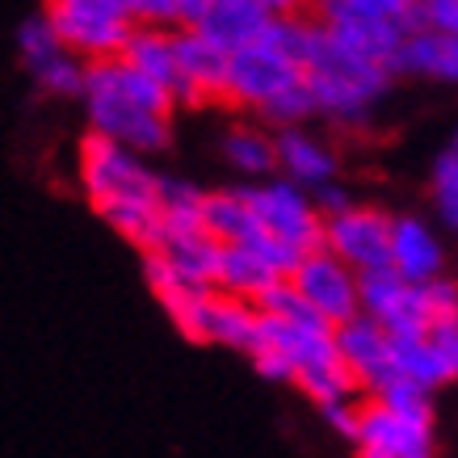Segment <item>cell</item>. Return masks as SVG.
<instances>
[{
	"label": "cell",
	"instance_id": "obj_1",
	"mask_svg": "<svg viewBox=\"0 0 458 458\" xmlns=\"http://www.w3.org/2000/svg\"><path fill=\"white\" fill-rule=\"evenodd\" d=\"M84 198L93 202L114 232L143 252L165 244V215H160V177L143 165L140 152L89 131L76 148Z\"/></svg>",
	"mask_w": 458,
	"mask_h": 458
},
{
	"label": "cell",
	"instance_id": "obj_2",
	"mask_svg": "<svg viewBox=\"0 0 458 458\" xmlns=\"http://www.w3.org/2000/svg\"><path fill=\"white\" fill-rule=\"evenodd\" d=\"M84 114L89 131L123 143L140 156H156L173 143V114L177 101L148 72L126 64L123 55L93 59L84 76Z\"/></svg>",
	"mask_w": 458,
	"mask_h": 458
},
{
	"label": "cell",
	"instance_id": "obj_3",
	"mask_svg": "<svg viewBox=\"0 0 458 458\" xmlns=\"http://www.w3.org/2000/svg\"><path fill=\"white\" fill-rule=\"evenodd\" d=\"M391 81H395L391 68L345 51L324 30V21L316 26V42H311V55H307V89L316 98L319 118H328L336 126H361L378 106V98L391 89Z\"/></svg>",
	"mask_w": 458,
	"mask_h": 458
},
{
	"label": "cell",
	"instance_id": "obj_4",
	"mask_svg": "<svg viewBox=\"0 0 458 458\" xmlns=\"http://www.w3.org/2000/svg\"><path fill=\"white\" fill-rule=\"evenodd\" d=\"M42 13L51 17L64 47H72L89 64L123 55L135 26H140L123 0H47Z\"/></svg>",
	"mask_w": 458,
	"mask_h": 458
},
{
	"label": "cell",
	"instance_id": "obj_5",
	"mask_svg": "<svg viewBox=\"0 0 458 458\" xmlns=\"http://www.w3.org/2000/svg\"><path fill=\"white\" fill-rule=\"evenodd\" d=\"M274 21V17H269ZM307 81V68L294 64L278 42L261 34L249 47H236L232 51V68H227V101L232 106H244V110L261 114L274 98H282L286 89Z\"/></svg>",
	"mask_w": 458,
	"mask_h": 458
},
{
	"label": "cell",
	"instance_id": "obj_6",
	"mask_svg": "<svg viewBox=\"0 0 458 458\" xmlns=\"http://www.w3.org/2000/svg\"><path fill=\"white\" fill-rule=\"evenodd\" d=\"M249 198L265 236L282 240V244H291L299 252L324 249V215H319L311 190H303V185H294L286 177H274L249 185Z\"/></svg>",
	"mask_w": 458,
	"mask_h": 458
},
{
	"label": "cell",
	"instance_id": "obj_7",
	"mask_svg": "<svg viewBox=\"0 0 458 458\" xmlns=\"http://www.w3.org/2000/svg\"><path fill=\"white\" fill-rule=\"evenodd\" d=\"M17 51L26 64L30 81L38 84V93L47 98H84V76H89V59H81L64 38L55 34L51 17L34 13L17 30Z\"/></svg>",
	"mask_w": 458,
	"mask_h": 458
},
{
	"label": "cell",
	"instance_id": "obj_8",
	"mask_svg": "<svg viewBox=\"0 0 458 458\" xmlns=\"http://www.w3.org/2000/svg\"><path fill=\"white\" fill-rule=\"evenodd\" d=\"M353 445L358 458H437L433 412H400L366 395Z\"/></svg>",
	"mask_w": 458,
	"mask_h": 458
},
{
	"label": "cell",
	"instance_id": "obj_9",
	"mask_svg": "<svg viewBox=\"0 0 458 458\" xmlns=\"http://www.w3.org/2000/svg\"><path fill=\"white\" fill-rule=\"evenodd\" d=\"M391 227H395V215L353 202L349 210L324 219V249L341 257L349 269L366 274V269L391 265Z\"/></svg>",
	"mask_w": 458,
	"mask_h": 458
},
{
	"label": "cell",
	"instance_id": "obj_10",
	"mask_svg": "<svg viewBox=\"0 0 458 458\" xmlns=\"http://www.w3.org/2000/svg\"><path fill=\"white\" fill-rule=\"evenodd\" d=\"M294 291L303 294L311 311L324 316L328 324H345L361 311V291H358V269H349L341 257H333L328 249L307 252L299 269L291 274Z\"/></svg>",
	"mask_w": 458,
	"mask_h": 458
},
{
	"label": "cell",
	"instance_id": "obj_11",
	"mask_svg": "<svg viewBox=\"0 0 458 458\" xmlns=\"http://www.w3.org/2000/svg\"><path fill=\"white\" fill-rule=\"evenodd\" d=\"M336 353L345 361V370L353 375L366 395H375L391 375H395V361H391V333L378 324L375 316L358 311L353 319L336 324Z\"/></svg>",
	"mask_w": 458,
	"mask_h": 458
},
{
	"label": "cell",
	"instance_id": "obj_12",
	"mask_svg": "<svg viewBox=\"0 0 458 458\" xmlns=\"http://www.w3.org/2000/svg\"><path fill=\"white\" fill-rule=\"evenodd\" d=\"M126 64H135L140 72H148L152 81H160L168 89V98L177 101V110H190V106H202L194 93V84L185 81L177 59V30H160V26H135L131 42L123 51Z\"/></svg>",
	"mask_w": 458,
	"mask_h": 458
},
{
	"label": "cell",
	"instance_id": "obj_13",
	"mask_svg": "<svg viewBox=\"0 0 458 458\" xmlns=\"http://www.w3.org/2000/svg\"><path fill=\"white\" fill-rule=\"evenodd\" d=\"M261 341V311L249 299H236V294L210 291L207 307H202V333H198V345H227L252 358V349Z\"/></svg>",
	"mask_w": 458,
	"mask_h": 458
},
{
	"label": "cell",
	"instance_id": "obj_14",
	"mask_svg": "<svg viewBox=\"0 0 458 458\" xmlns=\"http://www.w3.org/2000/svg\"><path fill=\"white\" fill-rule=\"evenodd\" d=\"M391 265L408 282H433L445 274V244L420 215H395L391 227Z\"/></svg>",
	"mask_w": 458,
	"mask_h": 458
},
{
	"label": "cell",
	"instance_id": "obj_15",
	"mask_svg": "<svg viewBox=\"0 0 458 458\" xmlns=\"http://www.w3.org/2000/svg\"><path fill=\"white\" fill-rule=\"evenodd\" d=\"M177 59L185 81L194 84L202 106L210 101H227V68H232V51L215 42L202 30H177Z\"/></svg>",
	"mask_w": 458,
	"mask_h": 458
},
{
	"label": "cell",
	"instance_id": "obj_16",
	"mask_svg": "<svg viewBox=\"0 0 458 458\" xmlns=\"http://www.w3.org/2000/svg\"><path fill=\"white\" fill-rule=\"evenodd\" d=\"M278 173L316 194L319 185L336 181V152L303 126H286L278 131Z\"/></svg>",
	"mask_w": 458,
	"mask_h": 458
},
{
	"label": "cell",
	"instance_id": "obj_17",
	"mask_svg": "<svg viewBox=\"0 0 458 458\" xmlns=\"http://www.w3.org/2000/svg\"><path fill=\"white\" fill-rule=\"evenodd\" d=\"M391 72L395 76H425V81L458 84V34H442V30L408 34Z\"/></svg>",
	"mask_w": 458,
	"mask_h": 458
},
{
	"label": "cell",
	"instance_id": "obj_18",
	"mask_svg": "<svg viewBox=\"0 0 458 458\" xmlns=\"http://www.w3.org/2000/svg\"><path fill=\"white\" fill-rule=\"evenodd\" d=\"M274 282H282V274L269 265V257H265L261 249H252V244H223L215 291L249 299V303H261V294L269 291Z\"/></svg>",
	"mask_w": 458,
	"mask_h": 458
},
{
	"label": "cell",
	"instance_id": "obj_19",
	"mask_svg": "<svg viewBox=\"0 0 458 458\" xmlns=\"http://www.w3.org/2000/svg\"><path fill=\"white\" fill-rule=\"evenodd\" d=\"M202 219H207V232L219 244H257L265 236L249 190H207Z\"/></svg>",
	"mask_w": 458,
	"mask_h": 458
},
{
	"label": "cell",
	"instance_id": "obj_20",
	"mask_svg": "<svg viewBox=\"0 0 458 458\" xmlns=\"http://www.w3.org/2000/svg\"><path fill=\"white\" fill-rule=\"evenodd\" d=\"M269 17L274 13L265 9L261 0H215L198 30L210 34L215 42H223L227 51H236V47H249V42L261 38Z\"/></svg>",
	"mask_w": 458,
	"mask_h": 458
},
{
	"label": "cell",
	"instance_id": "obj_21",
	"mask_svg": "<svg viewBox=\"0 0 458 458\" xmlns=\"http://www.w3.org/2000/svg\"><path fill=\"white\" fill-rule=\"evenodd\" d=\"M223 160L244 177H269L278 173V131L265 123H236L223 135Z\"/></svg>",
	"mask_w": 458,
	"mask_h": 458
},
{
	"label": "cell",
	"instance_id": "obj_22",
	"mask_svg": "<svg viewBox=\"0 0 458 458\" xmlns=\"http://www.w3.org/2000/svg\"><path fill=\"white\" fill-rule=\"evenodd\" d=\"M156 252L173 265V274H177L185 286H215V278H219L223 244L210 236V232H194V236H168Z\"/></svg>",
	"mask_w": 458,
	"mask_h": 458
},
{
	"label": "cell",
	"instance_id": "obj_23",
	"mask_svg": "<svg viewBox=\"0 0 458 458\" xmlns=\"http://www.w3.org/2000/svg\"><path fill=\"white\" fill-rule=\"evenodd\" d=\"M391 361H395V375L412 378V383L425 391H437L450 383V370H445V361L429 333L425 336H391Z\"/></svg>",
	"mask_w": 458,
	"mask_h": 458
},
{
	"label": "cell",
	"instance_id": "obj_24",
	"mask_svg": "<svg viewBox=\"0 0 458 458\" xmlns=\"http://www.w3.org/2000/svg\"><path fill=\"white\" fill-rule=\"evenodd\" d=\"M429 190H433V210H437V219L445 223V232L458 236V152L454 148H445V152L437 156Z\"/></svg>",
	"mask_w": 458,
	"mask_h": 458
},
{
	"label": "cell",
	"instance_id": "obj_25",
	"mask_svg": "<svg viewBox=\"0 0 458 458\" xmlns=\"http://www.w3.org/2000/svg\"><path fill=\"white\" fill-rule=\"evenodd\" d=\"M307 118H316V98H311V89H307V81H303V84H294V89H286L282 98H274L261 114H257V123H265L269 131L303 126Z\"/></svg>",
	"mask_w": 458,
	"mask_h": 458
},
{
	"label": "cell",
	"instance_id": "obj_26",
	"mask_svg": "<svg viewBox=\"0 0 458 458\" xmlns=\"http://www.w3.org/2000/svg\"><path fill=\"white\" fill-rule=\"evenodd\" d=\"M324 412V420L333 425L341 437H358V425H361V400H341V403H328V408H319Z\"/></svg>",
	"mask_w": 458,
	"mask_h": 458
},
{
	"label": "cell",
	"instance_id": "obj_27",
	"mask_svg": "<svg viewBox=\"0 0 458 458\" xmlns=\"http://www.w3.org/2000/svg\"><path fill=\"white\" fill-rule=\"evenodd\" d=\"M429 336H433V345H437V353H442L445 370H450V383H454V378H458V324H454V319L433 324Z\"/></svg>",
	"mask_w": 458,
	"mask_h": 458
},
{
	"label": "cell",
	"instance_id": "obj_28",
	"mask_svg": "<svg viewBox=\"0 0 458 458\" xmlns=\"http://www.w3.org/2000/svg\"><path fill=\"white\" fill-rule=\"evenodd\" d=\"M425 17H429V30L458 34V0H433V4H425Z\"/></svg>",
	"mask_w": 458,
	"mask_h": 458
},
{
	"label": "cell",
	"instance_id": "obj_29",
	"mask_svg": "<svg viewBox=\"0 0 458 458\" xmlns=\"http://www.w3.org/2000/svg\"><path fill=\"white\" fill-rule=\"evenodd\" d=\"M311 198H316V207H319V215H324V219H328V215H341V210L353 207V198H349L345 190L336 185V181H328V185H319V190H316Z\"/></svg>",
	"mask_w": 458,
	"mask_h": 458
},
{
	"label": "cell",
	"instance_id": "obj_30",
	"mask_svg": "<svg viewBox=\"0 0 458 458\" xmlns=\"http://www.w3.org/2000/svg\"><path fill=\"white\" fill-rule=\"evenodd\" d=\"M173 4H177V30H198L215 0H173Z\"/></svg>",
	"mask_w": 458,
	"mask_h": 458
},
{
	"label": "cell",
	"instance_id": "obj_31",
	"mask_svg": "<svg viewBox=\"0 0 458 458\" xmlns=\"http://www.w3.org/2000/svg\"><path fill=\"white\" fill-rule=\"evenodd\" d=\"M265 9L274 17H286V13H316L319 0H261Z\"/></svg>",
	"mask_w": 458,
	"mask_h": 458
},
{
	"label": "cell",
	"instance_id": "obj_32",
	"mask_svg": "<svg viewBox=\"0 0 458 458\" xmlns=\"http://www.w3.org/2000/svg\"><path fill=\"white\" fill-rule=\"evenodd\" d=\"M123 4H126V9H131V13H135V9H140L143 0H123Z\"/></svg>",
	"mask_w": 458,
	"mask_h": 458
},
{
	"label": "cell",
	"instance_id": "obj_33",
	"mask_svg": "<svg viewBox=\"0 0 458 458\" xmlns=\"http://www.w3.org/2000/svg\"><path fill=\"white\" fill-rule=\"evenodd\" d=\"M450 148H454V152H458V135H454V143H450Z\"/></svg>",
	"mask_w": 458,
	"mask_h": 458
},
{
	"label": "cell",
	"instance_id": "obj_34",
	"mask_svg": "<svg viewBox=\"0 0 458 458\" xmlns=\"http://www.w3.org/2000/svg\"><path fill=\"white\" fill-rule=\"evenodd\" d=\"M420 4H433V0H420Z\"/></svg>",
	"mask_w": 458,
	"mask_h": 458
},
{
	"label": "cell",
	"instance_id": "obj_35",
	"mask_svg": "<svg viewBox=\"0 0 458 458\" xmlns=\"http://www.w3.org/2000/svg\"><path fill=\"white\" fill-rule=\"evenodd\" d=\"M454 324H458V316H454Z\"/></svg>",
	"mask_w": 458,
	"mask_h": 458
}]
</instances>
